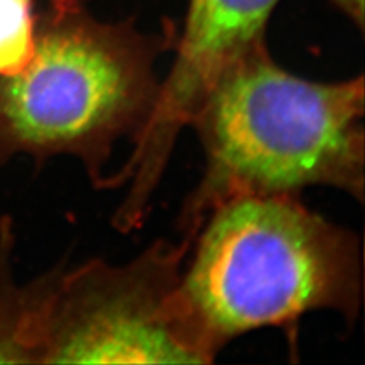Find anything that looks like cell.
<instances>
[{"mask_svg": "<svg viewBox=\"0 0 365 365\" xmlns=\"http://www.w3.org/2000/svg\"><path fill=\"white\" fill-rule=\"evenodd\" d=\"M364 76L322 83L279 66L267 41L228 66L189 127L204 173L178 216L193 242L218 205L248 195H299L312 186L365 190Z\"/></svg>", "mask_w": 365, "mask_h": 365, "instance_id": "obj_1", "label": "cell"}, {"mask_svg": "<svg viewBox=\"0 0 365 365\" xmlns=\"http://www.w3.org/2000/svg\"><path fill=\"white\" fill-rule=\"evenodd\" d=\"M175 38L169 25L146 34L101 20L87 0H48L36 13L31 60L0 76V166L19 154L38 163L71 155L106 189L114 146L151 116L162 83L155 64Z\"/></svg>", "mask_w": 365, "mask_h": 365, "instance_id": "obj_2", "label": "cell"}, {"mask_svg": "<svg viewBox=\"0 0 365 365\" xmlns=\"http://www.w3.org/2000/svg\"><path fill=\"white\" fill-rule=\"evenodd\" d=\"M182 269V292L216 353L253 330L282 329L297 346L306 314L349 326L362 304L359 237L299 195H248L205 218Z\"/></svg>", "mask_w": 365, "mask_h": 365, "instance_id": "obj_3", "label": "cell"}, {"mask_svg": "<svg viewBox=\"0 0 365 365\" xmlns=\"http://www.w3.org/2000/svg\"><path fill=\"white\" fill-rule=\"evenodd\" d=\"M192 242L158 239L122 265L48 272L38 364H210L218 353L182 292Z\"/></svg>", "mask_w": 365, "mask_h": 365, "instance_id": "obj_4", "label": "cell"}, {"mask_svg": "<svg viewBox=\"0 0 365 365\" xmlns=\"http://www.w3.org/2000/svg\"><path fill=\"white\" fill-rule=\"evenodd\" d=\"M280 0H189L175 38V58L160 83L150 119L134 139L127 162L113 175L127 186L123 204L151 207L181 130L189 127L216 79L253 46L267 41V26Z\"/></svg>", "mask_w": 365, "mask_h": 365, "instance_id": "obj_5", "label": "cell"}, {"mask_svg": "<svg viewBox=\"0 0 365 365\" xmlns=\"http://www.w3.org/2000/svg\"><path fill=\"white\" fill-rule=\"evenodd\" d=\"M13 245L11 221H4L0 228V364H36L40 358L46 274L26 287L16 284L9 264Z\"/></svg>", "mask_w": 365, "mask_h": 365, "instance_id": "obj_6", "label": "cell"}, {"mask_svg": "<svg viewBox=\"0 0 365 365\" xmlns=\"http://www.w3.org/2000/svg\"><path fill=\"white\" fill-rule=\"evenodd\" d=\"M329 4H332L339 13L344 14L353 25L364 29L365 23V8H364V0H327Z\"/></svg>", "mask_w": 365, "mask_h": 365, "instance_id": "obj_7", "label": "cell"}]
</instances>
